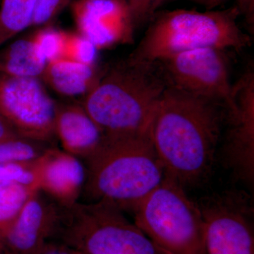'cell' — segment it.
I'll use <instances>...</instances> for the list:
<instances>
[{
	"label": "cell",
	"instance_id": "1",
	"mask_svg": "<svg viewBox=\"0 0 254 254\" xmlns=\"http://www.w3.org/2000/svg\"><path fill=\"white\" fill-rule=\"evenodd\" d=\"M221 106L171 86L159 101L150 127L152 141L165 175L182 186L201 181L211 169L221 131Z\"/></svg>",
	"mask_w": 254,
	"mask_h": 254
},
{
	"label": "cell",
	"instance_id": "2",
	"mask_svg": "<svg viewBox=\"0 0 254 254\" xmlns=\"http://www.w3.org/2000/svg\"><path fill=\"white\" fill-rule=\"evenodd\" d=\"M84 160L85 195L93 201L112 202L123 211H133L165 175L150 129L134 134H103L99 146Z\"/></svg>",
	"mask_w": 254,
	"mask_h": 254
},
{
	"label": "cell",
	"instance_id": "3",
	"mask_svg": "<svg viewBox=\"0 0 254 254\" xmlns=\"http://www.w3.org/2000/svg\"><path fill=\"white\" fill-rule=\"evenodd\" d=\"M168 86L158 63L127 58L103 73L81 105L104 135L142 133Z\"/></svg>",
	"mask_w": 254,
	"mask_h": 254
},
{
	"label": "cell",
	"instance_id": "4",
	"mask_svg": "<svg viewBox=\"0 0 254 254\" xmlns=\"http://www.w3.org/2000/svg\"><path fill=\"white\" fill-rule=\"evenodd\" d=\"M240 14L237 6L206 11H165L152 18L144 36L127 59L155 63L198 48L244 49L251 44V38L239 26Z\"/></svg>",
	"mask_w": 254,
	"mask_h": 254
},
{
	"label": "cell",
	"instance_id": "5",
	"mask_svg": "<svg viewBox=\"0 0 254 254\" xmlns=\"http://www.w3.org/2000/svg\"><path fill=\"white\" fill-rule=\"evenodd\" d=\"M53 239L81 254H160L123 210L107 200L62 207Z\"/></svg>",
	"mask_w": 254,
	"mask_h": 254
},
{
	"label": "cell",
	"instance_id": "6",
	"mask_svg": "<svg viewBox=\"0 0 254 254\" xmlns=\"http://www.w3.org/2000/svg\"><path fill=\"white\" fill-rule=\"evenodd\" d=\"M132 212L134 223L160 254H205L200 206L173 179L165 175Z\"/></svg>",
	"mask_w": 254,
	"mask_h": 254
},
{
	"label": "cell",
	"instance_id": "7",
	"mask_svg": "<svg viewBox=\"0 0 254 254\" xmlns=\"http://www.w3.org/2000/svg\"><path fill=\"white\" fill-rule=\"evenodd\" d=\"M223 50L214 48L187 50L158 63L169 86L218 103L227 110L233 105V85Z\"/></svg>",
	"mask_w": 254,
	"mask_h": 254
},
{
	"label": "cell",
	"instance_id": "8",
	"mask_svg": "<svg viewBox=\"0 0 254 254\" xmlns=\"http://www.w3.org/2000/svg\"><path fill=\"white\" fill-rule=\"evenodd\" d=\"M56 105L39 78L0 76V113L20 136L53 141Z\"/></svg>",
	"mask_w": 254,
	"mask_h": 254
},
{
	"label": "cell",
	"instance_id": "9",
	"mask_svg": "<svg viewBox=\"0 0 254 254\" xmlns=\"http://www.w3.org/2000/svg\"><path fill=\"white\" fill-rule=\"evenodd\" d=\"M200 208L204 221L205 254H254L251 210L245 200L233 195H219Z\"/></svg>",
	"mask_w": 254,
	"mask_h": 254
},
{
	"label": "cell",
	"instance_id": "10",
	"mask_svg": "<svg viewBox=\"0 0 254 254\" xmlns=\"http://www.w3.org/2000/svg\"><path fill=\"white\" fill-rule=\"evenodd\" d=\"M71 11L77 32L98 50L133 43L135 24L126 0H76Z\"/></svg>",
	"mask_w": 254,
	"mask_h": 254
},
{
	"label": "cell",
	"instance_id": "11",
	"mask_svg": "<svg viewBox=\"0 0 254 254\" xmlns=\"http://www.w3.org/2000/svg\"><path fill=\"white\" fill-rule=\"evenodd\" d=\"M230 127L225 144L227 163L242 181L254 175V73L249 71L233 86V105L227 109Z\"/></svg>",
	"mask_w": 254,
	"mask_h": 254
},
{
	"label": "cell",
	"instance_id": "12",
	"mask_svg": "<svg viewBox=\"0 0 254 254\" xmlns=\"http://www.w3.org/2000/svg\"><path fill=\"white\" fill-rule=\"evenodd\" d=\"M62 207L41 190L33 192L0 242L11 254H36L53 240Z\"/></svg>",
	"mask_w": 254,
	"mask_h": 254
},
{
	"label": "cell",
	"instance_id": "13",
	"mask_svg": "<svg viewBox=\"0 0 254 254\" xmlns=\"http://www.w3.org/2000/svg\"><path fill=\"white\" fill-rule=\"evenodd\" d=\"M36 165L39 190L63 208L78 202L86 179V167L79 158L50 147Z\"/></svg>",
	"mask_w": 254,
	"mask_h": 254
},
{
	"label": "cell",
	"instance_id": "14",
	"mask_svg": "<svg viewBox=\"0 0 254 254\" xmlns=\"http://www.w3.org/2000/svg\"><path fill=\"white\" fill-rule=\"evenodd\" d=\"M55 136L64 150L84 160L99 146L103 133L82 105H56Z\"/></svg>",
	"mask_w": 254,
	"mask_h": 254
},
{
	"label": "cell",
	"instance_id": "15",
	"mask_svg": "<svg viewBox=\"0 0 254 254\" xmlns=\"http://www.w3.org/2000/svg\"><path fill=\"white\" fill-rule=\"evenodd\" d=\"M102 75L96 66L62 58L47 64L41 78L55 92L70 98L86 96Z\"/></svg>",
	"mask_w": 254,
	"mask_h": 254
},
{
	"label": "cell",
	"instance_id": "16",
	"mask_svg": "<svg viewBox=\"0 0 254 254\" xmlns=\"http://www.w3.org/2000/svg\"><path fill=\"white\" fill-rule=\"evenodd\" d=\"M47 64L37 56L31 36L0 50V73L13 77L41 78Z\"/></svg>",
	"mask_w": 254,
	"mask_h": 254
},
{
	"label": "cell",
	"instance_id": "17",
	"mask_svg": "<svg viewBox=\"0 0 254 254\" xmlns=\"http://www.w3.org/2000/svg\"><path fill=\"white\" fill-rule=\"evenodd\" d=\"M38 0H1L0 47L31 26Z\"/></svg>",
	"mask_w": 254,
	"mask_h": 254
},
{
	"label": "cell",
	"instance_id": "18",
	"mask_svg": "<svg viewBox=\"0 0 254 254\" xmlns=\"http://www.w3.org/2000/svg\"><path fill=\"white\" fill-rule=\"evenodd\" d=\"M35 191L36 190L16 184L0 182V237L9 228L25 202Z\"/></svg>",
	"mask_w": 254,
	"mask_h": 254
},
{
	"label": "cell",
	"instance_id": "19",
	"mask_svg": "<svg viewBox=\"0 0 254 254\" xmlns=\"http://www.w3.org/2000/svg\"><path fill=\"white\" fill-rule=\"evenodd\" d=\"M48 144L23 137L0 141V165L36 160L50 148Z\"/></svg>",
	"mask_w": 254,
	"mask_h": 254
},
{
	"label": "cell",
	"instance_id": "20",
	"mask_svg": "<svg viewBox=\"0 0 254 254\" xmlns=\"http://www.w3.org/2000/svg\"><path fill=\"white\" fill-rule=\"evenodd\" d=\"M67 32L45 26L32 35L37 56L46 64L64 58Z\"/></svg>",
	"mask_w": 254,
	"mask_h": 254
},
{
	"label": "cell",
	"instance_id": "21",
	"mask_svg": "<svg viewBox=\"0 0 254 254\" xmlns=\"http://www.w3.org/2000/svg\"><path fill=\"white\" fill-rule=\"evenodd\" d=\"M36 160L0 165V182L16 184L32 190H39Z\"/></svg>",
	"mask_w": 254,
	"mask_h": 254
},
{
	"label": "cell",
	"instance_id": "22",
	"mask_svg": "<svg viewBox=\"0 0 254 254\" xmlns=\"http://www.w3.org/2000/svg\"><path fill=\"white\" fill-rule=\"evenodd\" d=\"M98 48L78 32H67L65 44L64 58L76 63L96 66Z\"/></svg>",
	"mask_w": 254,
	"mask_h": 254
},
{
	"label": "cell",
	"instance_id": "23",
	"mask_svg": "<svg viewBox=\"0 0 254 254\" xmlns=\"http://www.w3.org/2000/svg\"><path fill=\"white\" fill-rule=\"evenodd\" d=\"M71 4V0H38L30 27H45Z\"/></svg>",
	"mask_w": 254,
	"mask_h": 254
},
{
	"label": "cell",
	"instance_id": "24",
	"mask_svg": "<svg viewBox=\"0 0 254 254\" xmlns=\"http://www.w3.org/2000/svg\"><path fill=\"white\" fill-rule=\"evenodd\" d=\"M135 26L151 19L157 10V0H126Z\"/></svg>",
	"mask_w": 254,
	"mask_h": 254
},
{
	"label": "cell",
	"instance_id": "25",
	"mask_svg": "<svg viewBox=\"0 0 254 254\" xmlns=\"http://www.w3.org/2000/svg\"><path fill=\"white\" fill-rule=\"evenodd\" d=\"M36 254H81L67 245L59 241L50 240L47 242Z\"/></svg>",
	"mask_w": 254,
	"mask_h": 254
},
{
	"label": "cell",
	"instance_id": "26",
	"mask_svg": "<svg viewBox=\"0 0 254 254\" xmlns=\"http://www.w3.org/2000/svg\"><path fill=\"white\" fill-rule=\"evenodd\" d=\"M21 137L0 113V141Z\"/></svg>",
	"mask_w": 254,
	"mask_h": 254
},
{
	"label": "cell",
	"instance_id": "27",
	"mask_svg": "<svg viewBox=\"0 0 254 254\" xmlns=\"http://www.w3.org/2000/svg\"><path fill=\"white\" fill-rule=\"evenodd\" d=\"M239 2V6L237 7L241 11H243L246 16L248 18L249 21L251 23L254 22V0H237Z\"/></svg>",
	"mask_w": 254,
	"mask_h": 254
},
{
	"label": "cell",
	"instance_id": "28",
	"mask_svg": "<svg viewBox=\"0 0 254 254\" xmlns=\"http://www.w3.org/2000/svg\"><path fill=\"white\" fill-rule=\"evenodd\" d=\"M226 0H205V6L209 10L213 9Z\"/></svg>",
	"mask_w": 254,
	"mask_h": 254
},
{
	"label": "cell",
	"instance_id": "29",
	"mask_svg": "<svg viewBox=\"0 0 254 254\" xmlns=\"http://www.w3.org/2000/svg\"><path fill=\"white\" fill-rule=\"evenodd\" d=\"M169 1H173V0H157V9H158L160 6H161L164 3ZM190 1H195V2L199 3V4L204 5L205 6V0H190Z\"/></svg>",
	"mask_w": 254,
	"mask_h": 254
},
{
	"label": "cell",
	"instance_id": "30",
	"mask_svg": "<svg viewBox=\"0 0 254 254\" xmlns=\"http://www.w3.org/2000/svg\"><path fill=\"white\" fill-rule=\"evenodd\" d=\"M0 254H11L1 242H0Z\"/></svg>",
	"mask_w": 254,
	"mask_h": 254
},
{
	"label": "cell",
	"instance_id": "31",
	"mask_svg": "<svg viewBox=\"0 0 254 254\" xmlns=\"http://www.w3.org/2000/svg\"><path fill=\"white\" fill-rule=\"evenodd\" d=\"M0 1H1V0H0Z\"/></svg>",
	"mask_w": 254,
	"mask_h": 254
}]
</instances>
